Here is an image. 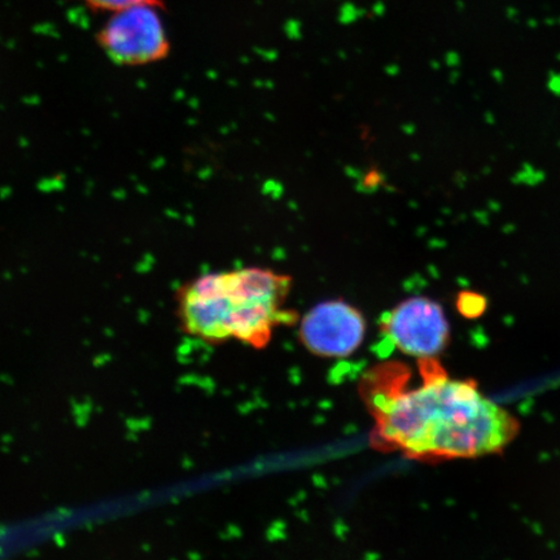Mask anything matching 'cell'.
Instances as JSON below:
<instances>
[{
    "label": "cell",
    "instance_id": "1",
    "mask_svg": "<svg viewBox=\"0 0 560 560\" xmlns=\"http://www.w3.org/2000/svg\"><path fill=\"white\" fill-rule=\"evenodd\" d=\"M416 389L375 392L371 398L377 433L409 457L476 458L499 453L520 423L482 396L472 382L451 380L443 370L424 373Z\"/></svg>",
    "mask_w": 560,
    "mask_h": 560
},
{
    "label": "cell",
    "instance_id": "2",
    "mask_svg": "<svg viewBox=\"0 0 560 560\" xmlns=\"http://www.w3.org/2000/svg\"><path fill=\"white\" fill-rule=\"evenodd\" d=\"M290 277L260 268L209 272L178 292V317L185 331L208 342L236 339L256 348L268 345L272 330L292 324L284 311Z\"/></svg>",
    "mask_w": 560,
    "mask_h": 560
},
{
    "label": "cell",
    "instance_id": "3",
    "mask_svg": "<svg viewBox=\"0 0 560 560\" xmlns=\"http://www.w3.org/2000/svg\"><path fill=\"white\" fill-rule=\"evenodd\" d=\"M159 10L138 5L110 13L96 33L97 46L117 66L145 67L165 60L171 39Z\"/></svg>",
    "mask_w": 560,
    "mask_h": 560
},
{
    "label": "cell",
    "instance_id": "4",
    "mask_svg": "<svg viewBox=\"0 0 560 560\" xmlns=\"http://www.w3.org/2000/svg\"><path fill=\"white\" fill-rule=\"evenodd\" d=\"M382 330L402 353L431 361L444 352L451 339L443 307L427 298H411L383 315Z\"/></svg>",
    "mask_w": 560,
    "mask_h": 560
},
{
    "label": "cell",
    "instance_id": "5",
    "mask_svg": "<svg viewBox=\"0 0 560 560\" xmlns=\"http://www.w3.org/2000/svg\"><path fill=\"white\" fill-rule=\"evenodd\" d=\"M365 335V318L359 310L342 300L315 305L301 320V342L313 354L327 359L353 354Z\"/></svg>",
    "mask_w": 560,
    "mask_h": 560
},
{
    "label": "cell",
    "instance_id": "6",
    "mask_svg": "<svg viewBox=\"0 0 560 560\" xmlns=\"http://www.w3.org/2000/svg\"><path fill=\"white\" fill-rule=\"evenodd\" d=\"M93 12L115 13L138 5H153L164 9L165 0H77Z\"/></svg>",
    "mask_w": 560,
    "mask_h": 560
},
{
    "label": "cell",
    "instance_id": "7",
    "mask_svg": "<svg viewBox=\"0 0 560 560\" xmlns=\"http://www.w3.org/2000/svg\"><path fill=\"white\" fill-rule=\"evenodd\" d=\"M459 307L462 313L468 317H475L485 311L486 300L476 295V293L466 292L459 298Z\"/></svg>",
    "mask_w": 560,
    "mask_h": 560
}]
</instances>
